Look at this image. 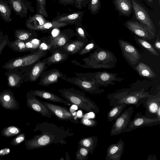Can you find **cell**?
I'll return each instance as SVG.
<instances>
[{
  "label": "cell",
  "instance_id": "cell-1",
  "mask_svg": "<svg viewBox=\"0 0 160 160\" xmlns=\"http://www.w3.org/2000/svg\"><path fill=\"white\" fill-rule=\"evenodd\" d=\"M34 130H39L41 133L25 141V144L28 150L42 148L52 144L65 145L66 139L74 135L69 130H66L48 122L38 123Z\"/></svg>",
  "mask_w": 160,
  "mask_h": 160
},
{
  "label": "cell",
  "instance_id": "cell-2",
  "mask_svg": "<svg viewBox=\"0 0 160 160\" xmlns=\"http://www.w3.org/2000/svg\"><path fill=\"white\" fill-rule=\"evenodd\" d=\"M82 60L84 64L77 65L83 68L110 69L116 66L117 59L112 52L98 46Z\"/></svg>",
  "mask_w": 160,
  "mask_h": 160
},
{
  "label": "cell",
  "instance_id": "cell-3",
  "mask_svg": "<svg viewBox=\"0 0 160 160\" xmlns=\"http://www.w3.org/2000/svg\"><path fill=\"white\" fill-rule=\"evenodd\" d=\"M58 92L66 101L71 104L77 106L82 110L95 113L100 112L95 103L87 97L83 92L73 88H64L59 89Z\"/></svg>",
  "mask_w": 160,
  "mask_h": 160
},
{
  "label": "cell",
  "instance_id": "cell-4",
  "mask_svg": "<svg viewBox=\"0 0 160 160\" xmlns=\"http://www.w3.org/2000/svg\"><path fill=\"white\" fill-rule=\"evenodd\" d=\"M151 95L145 91L144 88L136 91L125 89L110 94L107 96V98L109 100V105L111 107L125 104L127 105L133 104L138 108L142 104L144 98Z\"/></svg>",
  "mask_w": 160,
  "mask_h": 160
},
{
  "label": "cell",
  "instance_id": "cell-5",
  "mask_svg": "<svg viewBox=\"0 0 160 160\" xmlns=\"http://www.w3.org/2000/svg\"><path fill=\"white\" fill-rule=\"evenodd\" d=\"M48 52L40 51L37 49L28 55L10 59L4 64L2 68L8 70L32 66L40 60L41 58L46 57Z\"/></svg>",
  "mask_w": 160,
  "mask_h": 160
},
{
  "label": "cell",
  "instance_id": "cell-6",
  "mask_svg": "<svg viewBox=\"0 0 160 160\" xmlns=\"http://www.w3.org/2000/svg\"><path fill=\"white\" fill-rule=\"evenodd\" d=\"M33 65L7 70L5 74L7 77L8 86L14 88L20 87L28 76Z\"/></svg>",
  "mask_w": 160,
  "mask_h": 160
},
{
  "label": "cell",
  "instance_id": "cell-7",
  "mask_svg": "<svg viewBox=\"0 0 160 160\" xmlns=\"http://www.w3.org/2000/svg\"><path fill=\"white\" fill-rule=\"evenodd\" d=\"M133 112L132 106L123 111L115 119L110 132L111 136L118 135L124 132L131 120V116Z\"/></svg>",
  "mask_w": 160,
  "mask_h": 160
},
{
  "label": "cell",
  "instance_id": "cell-8",
  "mask_svg": "<svg viewBox=\"0 0 160 160\" xmlns=\"http://www.w3.org/2000/svg\"><path fill=\"white\" fill-rule=\"evenodd\" d=\"M118 42L123 57L130 65L135 68L142 57L140 52L136 47L126 41L119 39Z\"/></svg>",
  "mask_w": 160,
  "mask_h": 160
},
{
  "label": "cell",
  "instance_id": "cell-9",
  "mask_svg": "<svg viewBox=\"0 0 160 160\" xmlns=\"http://www.w3.org/2000/svg\"><path fill=\"white\" fill-rule=\"evenodd\" d=\"M66 81L79 87L81 89L93 95L100 94L104 92L94 80H88L79 78H67Z\"/></svg>",
  "mask_w": 160,
  "mask_h": 160
},
{
  "label": "cell",
  "instance_id": "cell-10",
  "mask_svg": "<svg viewBox=\"0 0 160 160\" xmlns=\"http://www.w3.org/2000/svg\"><path fill=\"white\" fill-rule=\"evenodd\" d=\"M40 102L50 110L52 114L59 119L65 121H70L73 123H77L79 120L77 117L74 116L70 111L69 109L66 107L53 104L49 102Z\"/></svg>",
  "mask_w": 160,
  "mask_h": 160
},
{
  "label": "cell",
  "instance_id": "cell-11",
  "mask_svg": "<svg viewBox=\"0 0 160 160\" xmlns=\"http://www.w3.org/2000/svg\"><path fill=\"white\" fill-rule=\"evenodd\" d=\"M160 123V119L157 118H148L138 112L134 119L131 120L124 132H128L142 127L157 125L159 124Z\"/></svg>",
  "mask_w": 160,
  "mask_h": 160
},
{
  "label": "cell",
  "instance_id": "cell-12",
  "mask_svg": "<svg viewBox=\"0 0 160 160\" xmlns=\"http://www.w3.org/2000/svg\"><path fill=\"white\" fill-rule=\"evenodd\" d=\"M27 105L29 108L40 113L46 117L50 118L52 117V114L50 110L40 100L36 97V96L30 91L26 94Z\"/></svg>",
  "mask_w": 160,
  "mask_h": 160
},
{
  "label": "cell",
  "instance_id": "cell-13",
  "mask_svg": "<svg viewBox=\"0 0 160 160\" xmlns=\"http://www.w3.org/2000/svg\"><path fill=\"white\" fill-rule=\"evenodd\" d=\"M142 104L146 109L144 115L151 118H156V113L160 107V93L155 95H151L144 98Z\"/></svg>",
  "mask_w": 160,
  "mask_h": 160
},
{
  "label": "cell",
  "instance_id": "cell-14",
  "mask_svg": "<svg viewBox=\"0 0 160 160\" xmlns=\"http://www.w3.org/2000/svg\"><path fill=\"white\" fill-rule=\"evenodd\" d=\"M93 76L96 83L100 87H107L110 85L115 84L114 82H120L124 78L117 77L118 74L109 72L106 71L92 72Z\"/></svg>",
  "mask_w": 160,
  "mask_h": 160
},
{
  "label": "cell",
  "instance_id": "cell-15",
  "mask_svg": "<svg viewBox=\"0 0 160 160\" xmlns=\"http://www.w3.org/2000/svg\"><path fill=\"white\" fill-rule=\"evenodd\" d=\"M38 84L42 86H48L57 82L59 78L65 80L66 75L61 72L57 68L50 69L43 71L40 74Z\"/></svg>",
  "mask_w": 160,
  "mask_h": 160
},
{
  "label": "cell",
  "instance_id": "cell-16",
  "mask_svg": "<svg viewBox=\"0 0 160 160\" xmlns=\"http://www.w3.org/2000/svg\"><path fill=\"white\" fill-rule=\"evenodd\" d=\"M132 3L136 18L155 34V26L146 10L135 0H132Z\"/></svg>",
  "mask_w": 160,
  "mask_h": 160
},
{
  "label": "cell",
  "instance_id": "cell-17",
  "mask_svg": "<svg viewBox=\"0 0 160 160\" xmlns=\"http://www.w3.org/2000/svg\"><path fill=\"white\" fill-rule=\"evenodd\" d=\"M9 6L16 15L21 18H26L28 10L32 12L33 8L28 0H8Z\"/></svg>",
  "mask_w": 160,
  "mask_h": 160
},
{
  "label": "cell",
  "instance_id": "cell-18",
  "mask_svg": "<svg viewBox=\"0 0 160 160\" xmlns=\"http://www.w3.org/2000/svg\"><path fill=\"white\" fill-rule=\"evenodd\" d=\"M125 26L132 32L143 39L150 40L155 36V34L150 30L137 22L127 21Z\"/></svg>",
  "mask_w": 160,
  "mask_h": 160
},
{
  "label": "cell",
  "instance_id": "cell-19",
  "mask_svg": "<svg viewBox=\"0 0 160 160\" xmlns=\"http://www.w3.org/2000/svg\"><path fill=\"white\" fill-rule=\"evenodd\" d=\"M0 104L4 108L11 110L19 108V103L17 101L12 90L6 89L0 93Z\"/></svg>",
  "mask_w": 160,
  "mask_h": 160
},
{
  "label": "cell",
  "instance_id": "cell-20",
  "mask_svg": "<svg viewBox=\"0 0 160 160\" xmlns=\"http://www.w3.org/2000/svg\"><path fill=\"white\" fill-rule=\"evenodd\" d=\"M124 143L120 139L116 143L110 145L107 150L106 160H120L123 153Z\"/></svg>",
  "mask_w": 160,
  "mask_h": 160
},
{
  "label": "cell",
  "instance_id": "cell-21",
  "mask_svg": "<svg viewBox=\"0 0 160 160\" xmlns=\"http://www.w3.org/2000/svg\"><path fill=\"white\" fill-rule=\"evenodd\" d=\"M48 66L46 63L43 60H39L32 66L31 69L24 82L28 81L34 82L37 80L40 74L44 71Z\"/></svg>",
  "mask_w": 160,
  "mask_h": 160
},
{
  "label": "cell",
  "instance_id": "cell-22",
  "mask_svg": "<svg viewBox=\"0 0 160 160\" xmlns=\"http://www.w3.org/2000/svg\"><path fill=\"white\" fill-rule=\"evenodd\" d=\"M52 51V54L43 60L48 67L51 64L61 63L66 60L70 55L68 53L61 48H56Z\"/></svg>",
  "mask_w": 160,
  "mask_h": 160
},
{
  "label": "cell",
  "instance_id": "cell-23",
  "mask_svg": "<svg viewBox=\"0 0 160 160\" xmlns=\"http://www.w3.org/2000/svg\"><path fill=\"white\" fill-rule=\"evenodd\" d=\"M30 91L33 93L36 96L48 100L56 102L62 103L68 106L71 105V104L68 102L64 100L57 95L50 92L40 90H36L33 91L30 90Z\"/></svg>",
  "mask_w": 160,
  "mask_h": 160
},
{
  "label": "cell",
  "instance_id": "cell-24",
  "mask_svg": "<svg viewBox=\"0 0 160 160\" xmlns=\"http://www.w3.org/2000/svg\"><path fill=\"white\" fill-rule=\"evenodd\" d=\"M70 38L64 33H61L55 37H50L48 39V42L51 48L50 51L58 48H62L70 42Z\"/></svg>",
  "mask_w": 160,
  "mask_h": 160
},
{
  "label": "cell",
  "instance_id": "cell-25",
  "mask_svg": "<svg viewBox=\"0 0 160 160\" xmlns=\"http://www.w3.org/2000/svg\"><path fill=\"white\" fill-rule=\"evenodd\" d=\"M47 21L43 16L39 14L30 16L25 21V24L28 29L35 31L38 27L43 24Z\"/></svg>",
  "mask_w": 160,
  "mask_h": 160
},
{
  "label": "cell",
  "instance_id": "cell-26",
  "mask_svg": "<svg viewBox=\"0 0 160 160\" xmlns=\"http://www.w3.org/2000/svg\"><path fill=\"white\" fill-rule=\"evenodd\" d=\"M87 43L80 40H75L60 48L69 54H73L79 52Z\"/></svg>",
  "mask_w": 160,
  "mask_h": 160
},
{
  "label": "cell",
  "instance_id": "cell-27",
  "mask_svg": "<svg viewBox=\"0 0 160 160\" xmlns=\"http://www.w3.org/2000/svg\"><path fill=\"white\" fill-rule=\"evenodd\" d=\"M97 137L90 136L83 138L80 140L78 143L79 147H82L87 149L89 153L92 154L98 144Z\"/></svg>",
  "mask_w": 160,
  "mask_h": 160
},
{
  "label": "cell",
  "instance_id": "cell-28",
  "mask_svg": "<svg viewBox=\"0 0 160 160\" xmlns=\"http://www.w3.org/2000/svg\"><path fill=\"white\" fill-rule=\"evenodd\" d=\"M16 39L26 41L38 36L37 33L34 31L23 29H16L14 32Z\"/></svg>",
  "mask_w": 160,
  "mask_h": 160
},
{
  "label": "cell",
  "instance_id": "cell-29",
  "mask_svg": "<svg viewBox=\"0 0 160 160\" xmlns=\"http://www.w3.org/2000/svg\"><path fill=\"white\" fill-rule=\"evenodd\" d=\"M134 69L141 77L149 78H153L156 77L155 73L151 68L143 62H139Z\"/></svg>",
  "mask_w": 160,
  "mask_h": 160
},
{
  "label": "cell",
  "instance_id": "cell-30",
  "mask_svg": "<svg viewBox=\"0 0 160 160\" xmlns=\"http://www.w3.org/2000/svg\"><path fill=\"white\" fill-rule=\"evenodd\" d=\"M12 10L8 1L0 0V16L4 21L8 23L12 21Z\"/></svg>",
  "mask_w": 160,
  "mask_h": 160
},
{
  "label": "cell",
  "instance_id": "cell-31",
  "mask_svg": "<svg viewBox=\"0 0 160 160\" xmlns=\"http://www.w3.org/2000/svg\"><path fill=\"white\" fill-rule=\"evenodd\" d=\"M83 13V12H80L61 16L55 18L52 21L65 22L68 24H73L81 18Z\"/></svg>",
  "mask_w": 160,
  "mask_h": 160
},
{
  "label": "cell",
  "instance_id": "cell-32",
  "mask_svg": "<svg viewBox=\"0 0 160 160\" xmlns=\"http://www.w3.org/2000/svg\"><path fill=\"white\" fill-rule=\"evenodd\" d=\"M127 104H125L116 105L108 111L107 114V120L111 122L117 118L123 111Z\"/></svg>",
  "mask_w": 160,
  "mask_h": 160
},
{
  "label": "cell",
  "instance_id": "cell-33",
  "mask_svg": "<svg viewBox=\"0 0 160 160\" xmlns=\"http://www.w3.org/2000/svg\"><path fill=\"white\" fill-rule=\"evenodd\" d=\"M118 10L122 14L129 15L132 10V5L130 0H114Z\"/></svg>",
  "mask_w": 160,
  "mask_h": 160
},
{
  "label": "cell",
  "instance_id": "cell-34",
  "mask_svg": "<svg viewBox=\"0 0 160 160\" xmlns=\"http://www.w3.org/2000/svg\"><path fill=\"white\" fill-rule=\"evenodd\" d=\"M7 46L13 51L22 52H27L25 41L19 39L8 42Z\"/></svg>",
  "mask_w": 160,
  "mask_h": 160
},
{
  "label": "cell",
  "instance_id": "cell-35",
  "mask_svg": "<svg viewBox=\"0 0 160 160\" xmlns=\"http://www.w3.org/2000/svg\"><path fill=\"white\" fill-rule=\"evenodd\" d=\"M68 24L65 22H59L55 21L47 22L42 25L37 27L36 30L43 31L52 28H58L67 26Z\"/></svg>",
  "mask_w": 160,
  "mask_h": 160
},
{
  "label": "cell",
  "instance_id": "cell-36",
  "mask_svg": "<svg viewBox=\"0 0 160 160\" xmlns=\"http://www.w3.org/2000/svg\"><path fill=\"white\" fill-rule=\"evenodd\" d=\"M135 40L139 45L146 49L152 54L156 56L159 55V53L150 43L148 42L145 39L136 37Z\"/></svg>",
  "mask_w": 160,
  "mask_h": 160
},
{
  "label": "cell",
  "instance_id": "cell-37",
  "mask_svg": "<svg viewBox=\"0 0 160 160\" xmlns=\"http://www.w3.org/2000/svg\"><path fill=\"white\" fill-rule=\"evenodd\" d=\"M21 130L14 126H10L4 128L2 130L1 135L2 136L6 137H11L20 133Z\"/></svg>",
  "mask_w": 160,
  "mask_h": 160
},
{
  "label": "cell",
  "instance_id": "cell-38",
  "mask_svg": "<svg viewBox=\"0 0 160 160\" xmlns=\"http://www.w3.org/2000/svg\"><path fill=\"white\" fill-rule=\"evenodd\" d=\"M27 51L32 52L37 50L41 42V40L36 38L25 41Z\"/></svg>",
  "mask_w": 160,
  "mask_h": 160
},
{
  "label": "cell",
  "instance_id": "cell-39",
  "mask_svg": "<svg viewBox=\"0 0 160 160\" xmlns=\"http://www.w3.org/2000/svg\"><path fill=\"white\" fill-rule=\"evenodd\" d=\"M97 122L95 119L89 117L88 113L83 115L80 121V123L83 125L91 127H95Z\"/></svg>",
  "mask_w": 160,
  "mask_h": 160
},
{
  "label": "cell",
  "instance_id": "cell-40",
  "mask_svg": "<svg viewBox=\"0 0 160 160\" xmlns=\"http://www.w3.org/2000/svg\"><path fill=\"white\" fill-rule=\"evenodd\" d=\"M98 45L95 43L93 40L90 41L79 52V55H83L96 49Z\"/></svg>",
  "mask_w": 160,
  "mask_h": 160
},
{
  "label": "cell",
  "instance_id": "cell-41",
  "mask_svg": "<svg viewBox=\"0 0 160 160\" xmlns=\"http://www.w3.org/2000/svg\"><path fill=\"white\" fill-rule=\"evenodd\" d=\"M89 152L86 148L82 147H79L76 152L75 158L77 160H86Z\"/></svg>",
  "mask_w": 160,
  "mask_h": 160
},
{
  "label": "cell",
  "instance_id": "cell-42",
  "mask_svg": "<svg viewBox=\"0 0 160 160\" xmlns=\"http://www.w3.org/2000/svg\"><path fill=\"white\" fill-rule=\"evenodd\" d=\"M36 0L37 2L38 12L39 14L46 18H48V14L46 8V0Z\"/></svg>",
  "mask_w": 160,
  "mask_h": 160
},
{
  "label": "cell",
  "instance_id": "cell-43",
  "mask_svg": "<svg viewBox=\"0 0 160 160\" xmlns=\"http://www.w3.org/2000/svg\"><path fill=\"white\" fill-rule=\"evenodd\" d=\"M101 7L100 0H91L89 6V9L94 14L97 13Z\"/></svg>",
  "mask_w": 160,
  "mask_h": 160
},
{
  "label": "cell",
  "instance_id": "cell-44",
  "mask_svg": "<svg viewBox=\"0 0 160 160\" xmlns=\"http://www.w3.org/2000/svg\"><path fill=\"white\" fill-rule=\"evenodd\" d=\"M25 139V134L23 133H20L12 140L10 144L12 145H19L23 142Z\"/></svg>",
  "mask_w": 160,
  "mask_h": 160
},
{
  "label": "cell",
  "instance_id": "cell-45",
  "mask_svg": "<svg viewBox=\"0 0 160 160\" xmlns=\"http://www.w3.org/2000/svg\"><path fill=\"white\" fill-rule=\"evenodd\" d=\"M8 36L7 34L3 35L0 39V55L6 46L7 45L9 41Z\"/></svg>",
  "mask_w": 160,
  "mask_h": 160
},
{
  "label": "cell",
  "instance_id": "cell-46",
  "mask_svg": "<svg viewBox=\"0 0 160 160\" xmlns=\"http://www.w3.org/2000/svg\"><path fill=\"white\" fill-rule=\"evenodd\" d=\"M76 31L79 36L80 37L81 39H82V40L86 43H87L88 41L86 38V35L85 33L84 30L81 28L79 27L77 28L76 29Z\"/></svg>",
  "mask_w": 160,
  "mask_h": 160
},
{
  "label": "cell",
  "instance_id": "cell-47",
  "mask_svg": "<svg viewBox=\"0 0 160 160\" xmlns=\"http://www.w3.org/2000/svg\"><path fill=\"white\" fill-rule=\"evenodd\" d=\"M153 46L155 49L159 52H160V40L159 36H157V38Z\"/></svg>",
  "mask_w": 160,
  "mask_h": 160
},
{
  "label": "cell",
  "instance_id": "cell-48",
  "mask_svg": "<svg viewBox=\"0 0 160 160\" xmlns=\"http://www.w3.org/2000/svg\"><path fill=\"white\" fill-rule=\"evenodd\" d=\"M10 149L8 148H5L0 150V155L4 156L8 154L10 152Z\"/></svg>",
  "mask_w": 160,
  "mask_h": 160
},
{
  "label": "cell",
  "instance_id": "cell-49",
  "mask_svg": "<svg viewBox=\"0 0 160 160\" xmlns=\"http://www.w3.org/2000/svg\"><path fill=\"white\" fill-rule=\"evenodd\" d=\"M84 0H73V3H75L77 5L78 8H81V4Z\"/></svg>",
  "mask_w": 160,
  "mask_h": 160
},
{
  "label": "cell",
  "instance_id": "cell-50",
  "mask_svg": "<svg viewBox=\"0 0 160 160\" xmlns=\"http://www.w3.org/2000/svg\"><path fill=\"white\" fill-rule=\"evenodd\" d=\"M62 2L68 4H73V0H61Z\"/></svg>",
  "mask_w": 160,
  "mask_h": 160
},
{
  "label": "cell",
  "instance_id": "cell-51",
  "mask_svg": "<svg viewBox=\"0 0 160 160\" xmlns=\"http://www.w3.org/2000/svg\"><path fill=\"white\" fill-rule=\"evenodd\" d=\"M157 118L160 119V107L158 108L156 113Z\"/></svg>",
  "mask_w": 160,
  "mask_h": 160
},
{
  "label": "cell",
  "instance_id": "cell-52",
  "mask_svg": "<svg viewBox=\"0 0 160 160\" xmlns=\"http://www.w3.org/2000/svg\"><path fill=\"white\" fill-rule=\"evenodd\" d=\"M3 33L1 31H0V39L2 36Z\"/></svg>",
  "mask_w": 160,
  "mask_h": 160
},
{
  "label": "cell",
  "instance_id": "cell-53",
  "mask_svg": "<svg viewBox=\"0 0 160 160\" xmlns=\"http://www.w3.org/2000/svg\"><path fill=\"white\" fill-rule=\"evenodd\" d=\"M149 2H152L153 1L152 0H147Z\"/></svg>",
  "mask_w": 160,
  "mask_h": 160
},
{
  "label": "cell",
  "instance_id": "cell-54",
  "mask_svg": "<svg viewBox=\"0 0 160 160\" xmlns=\"http://www.w3.org/2000/svg\"><path fill=\"white\" fill-rule=\"evenodd\" d=\"M159 0V3H160V0Z\"/></svg>",
  "mask_w": 160,
  "mask_h": 160
},
{
  "label": "cell",
  "instance_id": "cell-55",
  "mask_svg": "<svg viewBox=\"0 0 160 160\" xmlns=\"http://www.w3.org/2000/svg\"><path fill=\"white\" fill-rule=\"evenodd\" d=\"M1 79V76H0V79Z\"/></svg>",
  "mask_w": 160,
  "mask_h": 160
}]
</instances>
